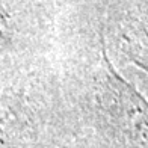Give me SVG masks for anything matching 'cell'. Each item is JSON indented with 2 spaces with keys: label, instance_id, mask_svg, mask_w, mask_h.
<instances>
[{
  "label": "cell",
  "instance_id": "6da1fadb",
  "mask_svg": "<svg viewBox=\"0 0 148 148\" xmlns=\"http://www.w3.org/2000/svg\"><path fill=\"white\" fill-rule=\"evenodd\" d=\"M106 106L112 125L125 148H148V101L113 70L103 51Z\"/></svg>",
  "mask_w": 148,
  "mask_h": 148
}]
</instances>
